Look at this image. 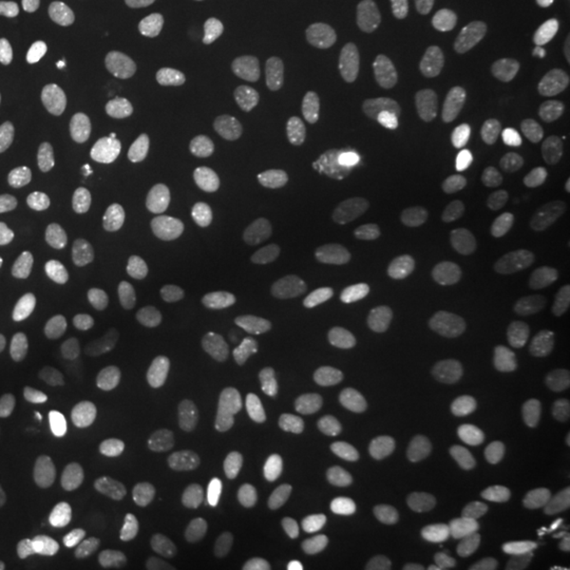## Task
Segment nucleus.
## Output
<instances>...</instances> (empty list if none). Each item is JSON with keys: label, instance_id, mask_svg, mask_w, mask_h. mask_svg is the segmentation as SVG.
<instances>
[{"label": "nucleus", "instance_id": "obj_1", "mask_svg": "<svg viewBox=\"0 0 570 570\" xmlns=\"http://www.w3.org/2000/svg\"><path fill=\"white\" fill-rule=\"evenodd\" d=\"M190 127L180 42L138 11H0V148L53 169H159Z\"/></svg>", "mask_w": 570, "mask_h": 570}, {"label": "nucleus", "instance_id": "obj_2", "mask_svg": "<svg viewBox=\"0 0 570 570\" xmlns=\"http://www.w3.org/2000/svg\"><path fill=\"white\" fill-rule=\"evenodd\" d=\"M465 444L433 412H360L306 454L296 497L275 508L265 570H433L465 529Z\"/></svg>", "mask_w": 570, "mask_h": 570}, {"label": "nucleus", "instance_id": "obj_3", "mask_svg": "<svg viewBox=\"0 0 570 570\" xmlns=\"http://www.w3.org/2000/svg\"><path fill=\"white\" fill-rule=\"evenodd\" d=\"M0 570H127V497L53 381L0 391Z\"/></svg>", "mask_w": 570, "mask_h": 570}, {"label": "nucleus", "instance_id": "obj_4", "mask_svg": "<svg viewBox=\"0 0 570 570\" xmlns=\"http://www.w3.org/2000/svg\"><path fill=\"white\" fill-rule=\"evenodd\" d=\"M402 0H223V75L254 117L327 127L391 75Z\"/></svg>", "mask_w": 570, "mask_h": 570}, {"label": "nucleus", "instance_id": "obj_5", "mask_svg": "<svg viewBox=\"0 0 570 570\" xmlns=\"http://www.w3.org/2000/svg\"><path fill=\"white\" fill-rule=\"evenodd\" d=\"M487 148L539 223L570 233V11L518 21L487 63Z\"/></svg>", "mask_w": 570, "mask_h": 570}]
</instances>
